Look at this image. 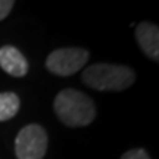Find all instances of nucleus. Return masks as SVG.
Returning <instances> with one entry per match:
<instances>
[{"label":"nucleus","mask_w":159,"mask_h":159,"mask_svg":"<svg viewBox=\"0 0 159 159\" xmlns=\"http://www.w3.org/2000/svg\"><path fill=\"white\" fill-rule=\"evenodd\" d=\"M55 114L66 127H85L96 116L94 102L84 93L74 89L59 91L53 103Z\"/></svg>","instance_id":"f257e3e1"},{"label":"nucleus","mask_w":159,"mask_h":159,"mask_svg":"<svg viewBox=\"0 0 159 159\" xmlns=\"http://www.w3.org/2000/svg\"><path fill=\"white\" fill-rule=\"evenodd\" d=\"M83 83L99 91H121L133 85L136 74L130 66L94 63L83 71Z\"/></svg>","instance_id":"f03ea898"},{"label":"nucleus","mask_w":159,"mask_h":159,"mask_svg":"<svg viewBox=\"0 0 159 159\" xmlns=\"http://www.w3.org/2000/svg\"><path fill=\"white\" fill-rule=\"evenodd\" d=\"M89 61V52L81 47H63L53 50L46 59V68L52 74L68 77L83 69Z\"/></svg>","instance_id":"7ed1b4c3"},{"label":"nucleus","mask_w":159,"mask_h":159,"mask_svg":"<svg viewBox=\"0 0 159 159\" xmlns=\"http://www.w3.org/2000/svg\"><path fill=\"white\" fill-rule=\"evenodd\" d=\"M47 150V133L39 124H30L18 133L15 153L18 159H43Z\"/></svg>","instance_id":"20e7f679"},{"label":"nucleus","mask_w":159,"mask_h":159,"mask_svg":"<svg viewBox=\"0 0 159 159\" xmlns=\"http://www.w3.org/2000/svg\"><path fill=\"white\" fill-rule=\"evenodd\" d=\"M136 40L144 55L159 61V28L150 22H140L136 28Z\"/></svg>","instance_id":"39448f33"},{"label":"nucleus","mask_w":159,"mask_h":159,"mask_svg":"<svg viewBox=\"0 0 159 159\" xmlns=\"http://www.w3.org/2000/svg\"><path fill=\"white\" fill-rule=\"evenodd\" d=\"M0 68L12 77H24L28 72V62L13 46L0 47Z\"/></svg>","instance_id":"423d86ee"},{"label":"nucleus","mask_w":159,"mask_h":159,"mask_svg":"<svg viewBox=\"0 0 159 159\" xmlns=\"http://www.w3.org/2000/svg\"><path fill=\"white\" fill-rule=\"evenodd\" d=\"M19 97L15 93H0V121L13 118L19 111Z\"/></svg>","instance_id":"0eeeda50"},{"label":"nucleus","mask_w":159,"mask_h":159,"mask_svg":"<svg viewBox=\"0 0 159 159\" xmlns=\"http://www.w3.org/2000/svg\"><path fill=\"white\" fill-rule=\"evenodd\" d=\"M121 159H150L148 152L144 149H131L128 152H125Z\"/></svg>","instance_id":"6e6552de"},{"label":"nucleus","mask_w":159,"mask_h":159,"mask_svg":"<svg viewBox=\"0 0 159 159\" xmlns=\"http://www.w3.org/2000/svg\"><path fill=\"white\" fill-rule=\"evenodd\" d=\"M15 0H0V21H3L13 7Z\"/></svg>","instance_id":"1a4fd4ad"}]
</instances>
